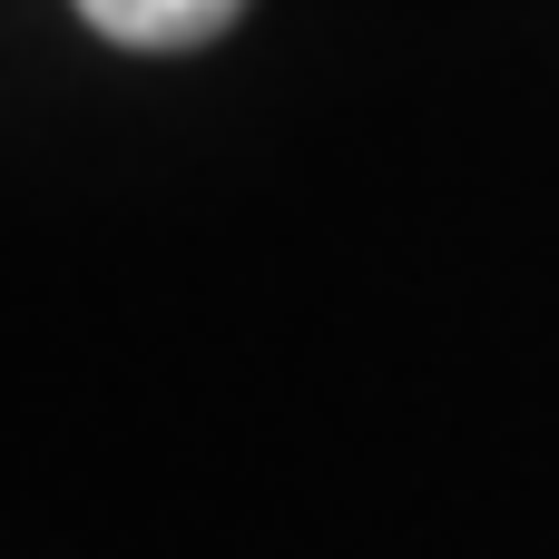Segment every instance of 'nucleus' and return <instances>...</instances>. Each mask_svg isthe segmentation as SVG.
Returning a JSON list of instances; mask_svg holds the SVG:
<instances>
[{"label":"nucleus","instance_id":"f257e3e1","mask_svg":"<svg viewBox=\"0 0 559 559\" xmlns=\"http://www.w3.org/2000/svg\"><path fill=\"white\" fill-rule=\"evenodd\" d=\"M246 0H79V20L118 49H197L236 20Z\"/></svg>","mask_w":559,"mask_h":559}]
</instances>
